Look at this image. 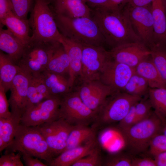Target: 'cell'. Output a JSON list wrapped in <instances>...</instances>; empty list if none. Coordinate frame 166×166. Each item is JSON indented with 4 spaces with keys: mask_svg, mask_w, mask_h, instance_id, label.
Here are the masks:
<instances>
[{
    "mask_svg": "<svg viewBox=\"0 0 166 166\" xmlns=\"http://www.w3.org/2000/svg\"><path fill=\"white\" fill-rule=\"evenodd\" d=\"M60 42L63 45L69 61L68 80L71 89L76 79L80 77L81 72L82 46L81 44L62 35Z\"/></svg>",
    "mask_w": 166,
    "mask_h": 166,
    "instance_id": "e0dca14e",
    "label": "cell"
},
{
    "mask_svg": "<svg viewBox=\"0 0 166 166\" xmlns=\"http://www.w3.org/2000/svg\"><path fill=\"white\" fill-rule=\"evenodd\" d=\"M152 108L149 99H142L137 102L135 105L136 122L148 117L152 113Z\"/></svg>",
    "mask_w": 166,
    "mask_h": 166,
    "instance_id": "d590c367",
    "label": "cell"
},
{
    "mask_svg": "<svg viewBox=\"0 0 166 166\" xmlns=\"http://www.w3.org/2000/svg\"><path fill=\"white\" fill-rule=\"evenodd\" d=\"M34 0H11L13 12L18 17L27 19L28 14L30 10Z\"/></svg>",
    "mask_w": 166,
    "mask_h": 166,
    "instance_id": "e575fe53",
    "label": "cell"
},
{
    "mask_svg": "<svg viewBox=\"0 0 166 166\" xmlns=\"http://www.w3.org/2000/svg\"><path fill=\"white\" fill-rule=\"evenodd\" d=\"M103 164L100 150L97 146L89 154L74 163L72 166H100Z\"/></svg>",
    "mask_w": 166,
    "mask_h": 166,
    "instance_id": "d6a6232c",
    "label": "cell"
},
{
    "mask_svg": "<svg viewBox=\"0 0 166 166\" xmlns=\"http://www.w3.org/2000/svg\"><path fill=\"white\" fill-rule=\"evenodd\" d=\"M6 93L4 89L0 84V118H9L12 115L9 110L10 105Z\"/></svg>",
    "mask_w": 166,
    "mask_h": 166,
    "instance_id": "ab89813d",
    "label": "cell"
},
{
    "mask_svg": "<svg viewBox=\"0 0 166 166\" xmlns=\"http://www.w3.org/2000/svg\"><path fill=\"white\" fill-rule=\"evenodd\" d=\"M132 159L129 157L122 155H118L109 158L103 165L106 166H132Z\"/></svg>",
    "mask_w": 166,
    "mask_h": 166,
    "instance_id": "f35d334b",
    "label": "cell"
},
{
    "mask_svg": "<svg viewBox=\"0 0 166 166\" xmlns=\"http://www.w3.org/2000/svg\"><path fill=\"white\" fill-rule=\"evenodd\" d=\"M96 139L95 128L85 125H74L69 135L65 150Z\"/></svg>",
    "mask_w": 166,
    "mask_h": 166,
    "instance_id": "4316f807",
    "label": "cell"
},
{
    "mask_svg": "<svg viewBox=\"0 0 166 166\" xmlns=\"http://www.w3.org/2000/svg\"><path fill=\"white\" fill-rule=\"evenodd\" d=\"M0 22L1 25L6 26L7 29L25 45L30 41L31 36L29 34L30 27L27 19L21 18L11 12L0 20Z\"/></svg>",
    "mask_w": 166,
    "mask_h": 166,
    "instance_id": "7402d4cb",
    "label": "cell"
},
{
    "mask_svg": "<svg viewBox=\"0 0 166 166\" xmlns=\"http://www.w3.org/2000/svg\"><path fill=\"white\" fill-rule=\"evenodd\" d=\"M165 47H166V45Z\"/></svg>",
    "mask_w": 166,
    "mask_h": 166,
    "instance_id": "816d5d0a",
    "label": "cell"
},
{
    "mask_svg": "<svg viewBox=\"0 0 166 166\" xmlns=\"http://www.w3.org/2000/svg\"><path fill=\"white\" fill-rule=\"evenodd\" d=\"M91 17L99 27L105 43L112 48L127 42H142L132 27L125 7L118 11L94 8Z\"/></svg>",
    "mask_w": 166,
    "mask_h": 166,
    "instance_id": "6da1fadb",
    "label": "cell"
},
{
    "mask_svg": "<svg viewBox=\"0 0 166 166\" xmlns=\"http://www.w3.org/2000/svg\"><path fill=\"white\" fill-rule=\"evenodd\" d=\"M82 82L76 91L84 103L96 113L105 103L109 96L116 92L99 80Z\"/></svg>",
    "mask_w": 166,
    "mask_h": 166,
    "instance_id": "4fadbf2b",
    "label": "cell"
},
{
    "mask_svg": "<svg viewBox=\"0 0 166 166\" xmlns=\"http://www.w3.org/2000/svg\"><path fill=\"white\" fill-rule=\"evenodd\" d=\"M136 104L132 106L124 118L118 122V127L119 130L127 129L136 123Z\"/></svg>",
    "mask_w": 166,
    "mask_h": 166,
    "instance_id": "74e56055",
    "label": "cell"
},
{
    "mask_svg": "<svg viewBox=\"0 0 166 166\" xmlns=\"http://www.w3.org/2000/svg\"><path fill=\"white\" fill-rule=\"evenodd\" d=\"M162 132L163 134L166 136V124L165 123L163 127Z\"/></svg>",
    "mask_w": 166,
    "mask_h": 166,
    "instance_id": "c3c4849f",
    "label": "cell"
},
{
    "mask_svg": "<svg viewBox=\"0 0 166 166\" xmlns=\"http://www.w3.org/2000/svg\"><path fill=\"white\" fill-rule=\"evenodd\" d=\"M11 12L13 7L11 0H0V20Z\"/></svg>",
    "mask_w": 166,
    "mask_h": 166,
    "instance_id": "b9f144b4",
    "label": "cell"
},
{
    "mask_svg": "<svg viewBox=\"0 0 166 166\" xmlns=\"http://www.w3.org/2000/svg\"><path fill=\"white\" fill-rule=\"evenodd\" d=\"M51 96L45 85L41 73L30 74L26 110Z\"/></svg>",
    "mask_w": 166,
    "mask_h": 166,
    "instance_id": "603a6c76",
    "label": "cell"
},
{
    "mask_svg": "<svg viewBox=\"0 0 166 166\" xmlns=\"http://www.w3.org/2000/svg\"></svg>",
    "mask_w": 166,
    "mask_h": 166,
    "instance_id": "f5cc1de1",
    "label": "cell"
},
{
    "mask_svg": "<svg viewBox=\"0 0 166 166\" xmlns=\"http://www.w3.org/2000/svg\"><path fill=\"white\" fill-rule=\"evenodd\" d=\"M6 153L18 152L26 154L49 163L54 158L44 137L36 127L20 124L12 143L7 148Z\"/></svg>",
    "mask_w": 166,
    "mask_h": 166,
    "instance_id": "3957f363",
    "label": "cell"
},
{
    "mask_svg": "<svg viewBox=\"0 0 166 166\" xmlns=\"http://www.w3.org/2000/svg\"><path fill=\"white\" fill-rule=\"evenodd\" d=\"M149 148L150 153L154 157L166 151V136L163 134L156 135L151 140Z\"/></svg>",
    "mask_w": 166,
    "mask_h": 166,
    "instance_id": "836d02e7",
    "label": "cell"
},
{
    "mask_svg": "<svg viewBox=\"0 0 166 166\" xmlns=\"http://www.w3.org/2000/svg\"><path fill=\"white\" fill-rule=\"evenodd\" d=\"M54 13L70 18L91 17L92 9L84 0H54Z\"/></svg>",
    "mask_w": 166,
    "mask_h": 166,
    "instance_id": "d6986e66",
    "label": "cell"
},
{
    "mask_svg": "<svg viewBox=\"0 0 166 166\" xmlns=\"http://www.w3.org/2000/svg\"><path fill=\"white\" fill-rule=\"evenodd\" d=\"M41 74L51 96L61 97L71 91L68 78H66L65 75L46 70Z\"/></svg>",
    "mask_w": 166,
    "mask_h": 166,
    "instance_id": "d4e9b609",
    "label": "cell"
},
{
    "mask_svg": "<svg viewBox=\"0 0 166 166\" xmlns=\"http://www.w3.org/2000/svg\"><path fill=\"white\" fill-rule=\"evenodd\" d=\"M73 126L59 118L36 127L44 137L54 158L65 150L69 135Z\"/></svg>",
    "mask_w": 166,
    "mask_h": 166,
    "instance_id": "8fae6325",
    "label": "cell"
},
{
    "mask_svg": "<svg viewBox=\"0 0 166 166\" xmlns=\"http://www.w3.org/2000/svg\"><path fill=\"white\" fill-rule=\"evenodd\" d=\"M125 7L129 19L136 33L147 46L154 45L153 21L151 8L136 6L127 4Z\"/></svg>",
    "mask_w": 166,
    "mask_h": 166,
    "instance_id": "7c38bea8",
    "label": "cell"
},
{
    "mask_svg": "<svg viewBox=\"0 0 166 166\" xmlns=\"http://www.w3.org/2000/svg\"><path fill=\"white\" fill-rule=\"evenodd\" d=\"M61 98L51 96L27 109L21 117L20 124L36 127L59 119Z\"/></svg>",
    "mask_w": 166,
    "mask_h": 166,
    "instance_id": "30bf717a",
    "label": "cell"
},
{
    "mask_svg": "<svg viewBox=\"0 0 166 166\" xmlns=\"http://www.w3.org/2000/svg\"><path fill=\"white\" fill-rule=\"evenodd\" d=\"M69 66V57L63 45L60 42L55 43L45 70L64 75L67 74L68 75Z\"/></svg>",
    "mask_w": 166,
    "mask_h": 166,
    "instance_id": "cb8c5ba5",
    "label": "cell"
},
{
    "mask_svg": "<svg viewBox=\"0 0 166 166\" xmlns=\"http://www.w3.org/2000/svg\"><path fill=\"white\" fill-rule=\"evenodd\" d=\"M165 7H166V0H164Z\"/></svg>",
    "mask_w": 166,
    "mask_h": 166,
    "instance_id": "f907efd6",
    "label": "cell"
},
{
    "mask_svg": "<svg viewBox=\"0 0 166 166\" xmlns=\"http://www.w3.org/2000/svg\"><path fill=\"white\" fill-rule=\"evenodd\" d=\"M25 45L7 29L0 28V49L17 65Z\"/></svg>",
    "mask_w": 166,
    "mask_h": 166,
    "instance_id": "44dd1931",
    "label": "cell"
},
{
    "mask_svg": "<svg viewBox=\"0 0 166 166\" xmlns=\"http://www.w3.org/2000/svg\"><path fill=\"white\" fill-rule=\"evenodd\" d=\"M55 43L31 39L25 45L17 65L30 74L41 73L46 68Z\"/></svg>",
    "mask_w": 166,
    "mask_h": 166,
    "instance_id": "ba28073f",
    "label": "cell"
},
{
    "mask_svg": "<svg viewBox=\"0 0 166 166\" xmlns=\"http://www.w3.org/2000/svg\"><path fill=\"white\" fill-rule=\"evenodd\" d=\"M140 97L124 92H116L109 97L97 113L94 127L120 122L133 105L141 99Z\"/></svg>",
    "mask_w": 166,
    "mask_h": 166,
    "instance_id": "8992f818",
    "label": "cell"
},
{
    "mask_svg": "<svg viewBox=\"0 0 166 166\" xmlns=\"http://www.w3.org/2000/svg\"><path fill=\"white\" fill-rule=\"evenodd\" d=\"M156 166H166V151L154 156Z\"/></svg>",
    "mask_w": 166,
    "mask_h": 166,
    "instance_id": "f6af8a7d",
    "label": "cell"
},
{
    "mask_svg": "<svg viewBox=\"0 0 166 166\" xmlns=\"http://www.w3.org/2000/svg\"><path fill=\"white\" fill-rule=\"evenodd\" d=\"M134 69L136 73L147 81L149 88L166 87V84L162 79L150 56L141 61Z\"/></svg>",
    "mask_w": 166,
    "mask_h": 166,
    "instance_id": "484cf974",
    "label": "cell"
},
{
    "mask_svg": "<svg viewBox=\"0 0 166 166\" xmlns=\"http://www.w3.org/2000/svg\"><path fill=\"white\" fill-rule=\"evenodd\" d=\"M109 52L112 60L134 68L151 53L150 49L141 41L122 44L112 48Z\"/></svg>",
    "mask_w": 166,
    "mask_h": 166,
    "instance_id": "9a60e30c",
    "label": "cell"
},
{
    "mask_svg": "<svg viewBox=\"0 0 166 166\" xmlns=\"http://www.w3.org/2000/svg\"><path fill=\"white\" fill-rule=\"evenodd\" d=\"M164 123L154 111L128 128L119 130L129 151L136 154L147 150L152 138L162 131Z\"/></svg>",
    "mask_w": 166,
    "mask_h": 166,
    "instance_id": "277c9868",
    "label": "cell"
},
{
    "mask_svg": "<svg viewBox=\"0 0 166 166\" xmlns=\"http://www.w3.org/2000/svg\"><path fill=\"white\" fill-rule=\"evenodd\" d=\"M21 118L12 114L7 118H0V139L4 142L6 148L14 140Z\"/></svg>",
    "mask_w": 166,
    "mask_h": 166,
    "instance_id": "f1b7e54d",
    "label": "cell"
},
{
    "mask_svg": "<svg viewBox=\"0 0 166 166\" xmlns=\"http://www.w3.org/2000/svg\"><path fill=\"white\" fill-rule=\"evenodd\" d=\"M59 112L60 118L74 126H88L96 117L97 113L84 103L76 91L61 97Z\"/></svg>",
    "mask_w": 166,
    "mask_h": 166,
    "instance_id": "52a82bcc",
    "label": "cell"
},
{
    "mask_svg": "<svg viewBox=\"0 0 166 166\" xmlns=\"http://www.w3.org/2000/svg\"><path fill=\"white\" fill-rule=\"evenodd\" d=\"M54 14L58 29L64 37L82 44L102 46L105 43L92 17L70 18Z\"/></svg>",
    "mask_w": 166,
    "mask_h": 166,
    "instance_id": "7a4b0ae2",
    "label": "cell"
},
{
    "mask_svg": "<svg viewBox=\"0 0 166 166\" xmlns=\"http://www.w3.org/2000/svg\"><path fill=\"white\" fill-rule=\"evenodd\" d=\"M151 10L154 26V45H166V10L164 0H153Z\"/></svg>",
    "mask_w": 166,
    "mask_h": 166,
    "instance_id": "ac0fdd59",
    "label": "cell"
},
{
    "mask_svg": "<svg viewBox=\"0 0 166 166\" xmlns=\"http://www.w3.org/2000/svg\"><path fill=\"white\" fill-rule=\"evenodd\" d=\"M148 99L154 112L165 123L166 118V87L149 88Z\"/></svg>",
    "mask_w": 166,
    "mask_h": 166,
    "instance_id": "f546056e",
    "label": "cell"
},
{
    "mask_svg": "<svg viewBox=\"0 0 166 166\" xmlns=\"http://www.w3.org/2000/svg\"><path fill=\"white\" fill-rule=\"evenodd\" d=\"M30 76V73L20 68L10 89V94L8 100L11 112L12 114L20 117L26 110Z\"/></svg>",
    "mask_w": 166,
    "mask_h": 166,
    "instance_id": "2e32d148",
    "label": "cell"
},
{
    "mask_svg": "<svg viewBox=\"0 0 166 166\" xmlns=\"http://www.w3.org/2000/svg\"><path fill=\"white\" fill-rule=\"evenodd\" d=\"M92 8L105 3L108 0H84Z\"/></svg>",
    "mask_w": 166,
    "mask_h": 166,
    "instance_id": "7dc6e473",
    "label": "cell"
},
{
    "mask_svg": "<svg viewBox=\"0 0 166 166\" xmlns=\"http://www.w3.org/2000/svg\"><path fill=\"white\" fill-rule=\"evenodd\" d=\"M153 0H129L128 3L136 6H149Z\"/></svg>",
    "mask_w": 166,
    "mask_h": 166,
    "instance_id": "bcb514c9",
    "label": "cell"
},
{
    "mask_svg": "<svg viewBox=\"0 0 166 166\" xmlns=\"http://www.w3.org/2000/svg\"><path fill=\"white\" fill-rule=\"evenodd\" d=\"M129 1V0H108L103 5L95 7L109 11H121Z\"/></svg>",
    "mask_w": 166,
    "mask_h": 166,
    "instance_id": "60d3db41",
    "label": "cell"
},
{
    "mask_svg": "<svg viewBox=\"0 0 166 166\" xmlns=\"http://www.w3.org/2000/svg\"><path fill=\"white\" fill-rule=\"evenodd\" d=\"M34 5L28 20L32 31L31 39L44 42H60L62 35L56 22L54 14L47 0H34Z\"/></svg>",
    "mask_w": 166,
    "mask_h": 166,
    "instance_id": "5b68a950",
    "label": "cell"
},
{
    "mask_svg": "<svg viewBox=\"0 0 166 166\" xmlns=\"http://www.w3.org/2000/svg\"><path fill=\"white\" fill-rule=\"evenodd\" d=\"M20 69L6 54L0 50V84L6 93L10 90L13 80Z\"/></svg>",
    "mask_w": 166,
    "mask_h": 166,
    "instance_id": "83f0119b",
    "label": "cell"
},
{
    "mask_svg": "<svg viewBox=\"0 0 166 166\" xmlns=\"http://www.w3.org/2000/svg\"><path fill=\"white\" fill-rule=\"evenodd\" d=\"M81 44L82 67L79 78L81 81L99 80L101 69L111 59L110 52L102 45Z\"/></svg>",
    "mask_w": 166,
    "mask_h": 166,
    "instance_id": "9c48e42d",
    "label": "cell"
},
{
    "mask_svg": "<svg viewBox=\"0 0 166 166\" xmlns=\"http://www.w3.org/2000/svg\"><path fill=\"white\" fill-rule=\"evenodd\" d=\"M22 158L25 164L27 166H47V164L42 163L38 158H35L33 156L26 154H22Z\"/></svg>",
    "mask_w": 166,
    "mask_h": 166,
    "instance_id": "ee69618b",
    "label": "cell"
},
{
    "mask_svg": "<svg viewBox=\"0 0 166 166\" xmlns=\"http://www.w3.org/2000/svg\"><path fill=\"white\" fill-rule=\"evenodd\" d=\"M135 72L134 68L111 59L101 69L99 80L115 92L123 91Z\"/></svg>",
    "mask_w": 166,
    "mask_h": 166,
    "instance_id": "5bb4252c",
    "label": "cell"
},
{
    "mask_svg": "<svg viewBox=\"0 0 166 166\" xmlns=\"http://www.w3.org/2000/svg\"><path fill=\"white\" fill-rule=\"evenodd\" d=\"M97 146L96 139L66 150L54 157L48 164L50 166H72L74 163L89 154Z\"/></svg>",
    "mask_w": 166,
    "mask_h": 166,
    "instance_id": "ffe728a7",
    "label": "cell"
},
{
    "mask_svg": "<svg viewBox=\"0 0 166 166\" xmlns=\"http://www.w3.org/2000/svg\"><path fill=\"white\" fill-rule=\"evenodd\" d=\"M148 87L147 81L135 72L126 85L123 92L141 97L147 92H148Z\"/></svg>",
    "mask_w": 166,
    "mask_h": 166,
    "instance_id": "4dcf8cb0",
    "label": "cell"
},
{
    "mask_svg": "<svg viewBox=\"0 0 166 166\" xmlns=\"http://www.w3.org/2000/svg\"><path fill=\"white\" fill-rule=\"evenodd\" d=\"M22 155L20 152L5 153L0 158V166H23L21 159Z\"/></svg>",
    "mask_w": 166,
    "mask_h": 166,
    "instance_id": "8d00e7d4",
    "label": "cell"
},
{
    "mask_svg": "<svg viewBox=\"0 0 166 166\" xmlns=\"http://www.w3.org/2000/svg\"><path fill=\"white\" fill-rule=\"evenodd\" d=\"M132 166H156L154 159L148 157L132 159Z\"/></svg>",
    "mask_w": 166,
    "mask_h": 166,
    "instance_id": "7bdbcfd3",
    "label": "cell"
},
{
    "mask_svg": "<svg viewBox=\"0 0 166 166\" xmlns=\"http://www.w3.org/2000/svg\"><path fill=\"white\" fill-rule=\"evenodd\" d=\"M47 1L49 2V1H53L54 2V0H47Z\"/></svg>",
    "mask_w": 166,
    "mask_h": 166,
    "instance_id": "681fc988",
    "label": "cell"
},
{
    "mask_svg": "<svg viewBox=\"0 0 166 166\" xmlns=\"http://www.w3.org/2000/svg\"><path fill=\"white\" fill-rule=\"evenodd\" d=\"M150 57L162 79L166 84V48L154 45L151 47Z\"/></svg>",
    "mask_w": 166,
    "mask_h": 166,
    "instance_id": "1f68e13d",
    "label": "cell"
}]
</instances>
